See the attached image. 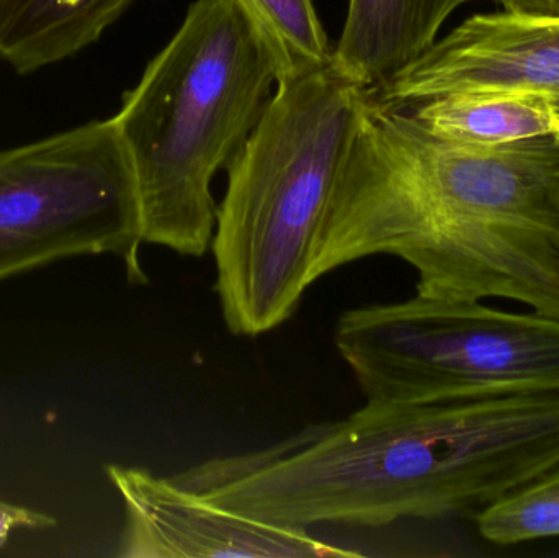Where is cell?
<instances>
[{
	"label": "cell",
	"mask_w": 559,
	"mask_h": 558,
	"mask_svg": "<svg viewBox=\"0 0 559 558\" xmlns=\"http://www.w3.org/2000/svg\"><path fill=\"white\" fill-rule=\"evenodd\" d=\"M371 256L416 271V294L506 298L559 320V144L473 146L368 94L319 228L309 285Z\"/></svg>",
	"instance_id": "6da1fadb"
},
{
	"label": "cell",
	"mask_w": 559,
	"mask_h": 558,
	"mask_svg": "<svg viewBox=\"0 0 559 558\" xmlns=\"http://www.w3.org/2000/svg\"><path fill=\"white\" fill-rule=\"evenodd\" d=\"M559 465V395L367 402L254 452L174 475L213 503L280 526H386L489 504Z\"/></svg>",
	"instance_id": "7a4b0ae2"
},
{
	"label": "cell",
	"mask_w": 559,
	"mask_h": 558,
	"mask_svg": "<svg viewBox=\"0 0 559 558\" xmlns=\"http://www.w3.org/2000/svg\"><path fill=\"white\" fill-rule=\"evenodd\" d=\"M275 72L235 0H195L115 115L133 166L143 238L180 256L212 248V182L251 136Z\"/></svg>",
	"instance_id": "3957f363"
},
{
	"label": "cell",
	"mask_w": 559,
	"mask_h": 558,
	"mask_svg": "<svg viewBox=\"0 0 559 558\" xmlns=\"http://www.w3.org/2000/svg\"><path fill=\"white\" fill-rule=\"evenodd\" d=\"M368 88L334 68L278 84L226 167L212 251L226 328L258 337L298 310L309 262Z\"/></svg>",
	"instance_id": "277c9868"
},
{
	"label": "cell",
	"mask_w": 559,
	"mask_h": 558,
	"mask_svg": "<svg viewBox=\"0 0 559 558\" xmlns=\"http://www.w3.org/2000/svg\"><path fill=\"white\" fill-rule=\"evenodd\" d=\"M334 344L367 402L559 395V320L535 311L416 294L344 311Z\"/></svg>",
	"instance_id": "5b68a950"
},
{
	"label": "cell",
	"mask_w": 559,
	"mask_h": 558,
	"mask_svg": "<svg viewBox=\"0 0 559 558\" xmlns=\"http://www.w3.org/2000/svg\"><path fill=\"white\" fill-rule=\"evenodd\" d=\"M143 245L136 179L114 118L0 153V282L110 254L131 284H146Z\"/></svg>",
	"instance_id": "8992f818"
},
{
	"label": "cell",
	"mask_w": 559,
	"mask_h": 558,
	"mask_svg": "<svg viewBox=\"0 0 559 558\" xmlns=\"http://www.w3.org/2000/svg\"><path fill=\"white\" fill-rule=\"evenodd\" d=\"M108 480L127 511L121 557L127 558H350L301 527L236 513L177 484L173 477L107 465Z\"/></svg>",
	"instance_id": "52a82bcc"
},
{
	"label": "cell",
	"mask_w": 559,
	"mask_h": 558,
	"mask_svg": "<svg viewBox=\"0 0 559 558\" xmlns=\"http://www.w3.org/2000/svg\"><path fill=\"white\" fill-rule=\"evenodd\" d=\"M473 91L527 92L559 110V19L479 13L368 91L386 107Z\"/></svg>",
	"instance_id": "ba28073f"
},
{
	"label": "cell",
	"mask_w": 559,
	"mask_h": 558,
	"mask_svg": "<svg viewBox=\"0 0 559 558\" xmlns=\"http://www.w3.org/2000/svg\"><path fill=\"white\" fill-rule=\"evenodd\" d=\"M472 0H348L332 68L371 88L390 81L437 41L445 20Z\"/></svg>",
	"instance_id": "9c48e42d"
},
{
	"label": "cell",
	"mask_w": 559,
	"mask_h": 558,
	"mask_svg": "<svg viewBox=\"0 0 559 558\" xmlns=\"http://www.w3.org/2000/svg\"><path fill=\"white\" fill-rule=\"evenodd\" d=\"M133 0H0V61L16 74L58 64L94 45Z\"/></svg>",
	"instance_id": "30bf717a"
},
{
	"label": "cell",
	"mask_w": 559,
	"mask_h": 558,
	"mask_svg": "<svg viewBox=\"0 0 559 558\" xmlns=\"http://www.w3.org/2000/svg\"><path fill=\"white\" fill-rule=\"evenodd\" d=\"M409 110L445 140L488 147L550 136L559 120V110L548 98L512 91L459 92Z\"/></svg>",
	"instance_id": "8fae6325"
},
{
	"label": "cell",
	"mask_w": 559,
	"mask_h": 558,
	"mask_svg": "<svg viewBox=\"0 0 559 558\" xmlns=\"http://www.w3.org/2000/svg\"><path fill=\"white\" fill-rule=\"evenodd\" d=\"M258 33L277 84L332 66V48L314 0H235Z\"/></svg>",
	"instance_id": "7c38bea8"
},
{
	"label": "cell",
	"mask_w": 559,
	"mask_h": 558,
	"mask_svg": "<svg viewBox=\"0 0 559 558\" xmlns=\"http://www.w3.org/2000/svg\"><path fill=\"white\" fill-rule=\"evenodd\" d=\"M476 521L498 546L559 537V465L479 511Z\"/></svg>",
	"instance_id": "4fadbf2b"
},
{
	"label": "cell",
	"mask_w": 559,
	"mask_h": 558,
	"mask_svg": "<svg viewBox=\"0 0 559 558\" xmlns=\"http://www.w3.org/2000/svg\"><path fill=\"white\" fill-rule=\"evenodd\" d=\"M52 524H55V520L48 514L0 500V544L10 536L12 531L20 530V527L43 530V527H49Z\"/></svg>",
	"instance_id": "5bb4252c"
},
{
	"label": "cell",
	"mask_w": 559,
	"mask_h": 558,
	"mask_svg": "<svg viewBox=\"0 0 559 558\" xmlns=\"http://www.w3.org/2000/svg\"><path fill=\"white\" fill-rule=\"evenodd\" d=\"M506 12L537 19H559V0H498Z\"/></svg>",
	"instance_id": "9a60e30c"
},
{
	"label": "cell",
	"mask_w": 559,
	"mask_h": 558,
	"mask_svg": "<svg viewBox=\"0 0 559 558\" xmlns=\"http://www.w3.org/2000/svg\"><path fill=\"white\" fill-rule=\"evenodd\" d=\"M554 136H555V140H557L558 144H559V120H558L557 130H555Z\"/></svg>",
	"instance_id": "2e32d148"
}]
</instances>
